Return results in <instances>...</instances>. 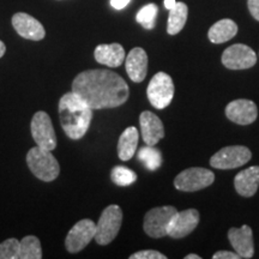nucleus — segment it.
Wrapping results in <instances>:
<instances>
[{
  "instance_id": "f257e3e1",
  "label": "nucleus",
  "mask_w": 259,
  "mask_h": 259,
  "mask_svg": "<svg viewBox=\"0 0 259 259\" xmlns=\"http://www.w3.org/2000/svg\"><path fill=\"white\" fill-rule=\"evenodd\" d=\"M72 92L95 109L115 108L127 101V83L118 73L109 70H87L72 83Z\"/></svg>"
},
{
  "instance_id": "f03ea898",
  "label": "nucleus",
  "mask_w": 259,
  "mask_h": 259,
  "mask_svg": "<svg viewBox=\"0 0 259 259\" xmlns=\"http://www.w3.org/2000/svg\"><path fill=\"white\" fill-rule=\"evenodd\" d=\"M59 118L67 137L78 141L88 131L93 119V109L82 97L71 92L60 99Z\"/></svg>"
},
{
  "instance_id": "7ed1b4c3",
  "label": "nucleus",
  "mask_w": 259,
  "mask_h": 259,
  "mask_svg": "<svg viewBox=\"0 0 259 259\" xmlns=\"http://www.w3.org/2000/svg\"><path fill=\"white\" fill-rule=\"evenodd\" d=\"M27 163L31 173L42 181L56 180L60 173L59 162L50 150L40 147L31 148L27 155Z\"/></svg>"
},
{
  "instance_id": "20e7f679",
  "label": "nucleus",
  "mask_w": 259,
  "mask_h": 259,
  "mask_svg": "<svg viewBox=\"0 0 259 259\" xmlns=\"http://www.w3.org/2000/svg\"><path fill=\"white\" fill-rule=\"evenodd\" d=\"M122 223V211L120 206L112 204L103 210L96 223L95 240L99 245H108L118 235Z\"/></svg>"
},
{
  "instance_id": "39448f33",
  "label": "nucleus",
  "mask_w": 259,
  "mask_h": 259,
  "mask_svg": "<svg viewBox=\"0 0 259 259\" xmlns=\"http://www.w3.org/2000/svg\"><path fill=\"white\" fill-rule=\"evenodd\" d=\"M177 212L178 210L171 205L157 206V208L149 210L147 215L144 216V232L155 239L168 235V228Z\"/></svg>"
},
{
  "instance_id": "423d86ee",
  "label": "nucleus",
  "mask_w": 259,
  "mask_h": 259,
  "mask_svg": "<svg viewBox=\"0 0 259 259\" xmlns=\"http://www.w3.org/2000/svg\"><path fill=\"white\" fill-rule=\"evenodd\" d=\"M149 102L156 109H164L174 97V83L169 74L157 72L151 78L147 89Z\"/></svg>"
},
{
  "instance_id": "0eeeda50",
  "label": "nucleus",
  "mask_w": 259,
  "mask_h": 259,
  "mask_svg": "<svg viewBox=\"0 0 259 259\" xmlns=\"http://www.w3.org/2000/svg\"><path fill=\"white\" fill-rule=\"evenodd\" d=\"M215 180V174L210 169L202 167L187 168L179 173L174 180L177 190L184 192H194L211 185Z\"/></svg>"
},
{
  "instance_id": "6e6552de",
  "label": "nucleus",
  "mask_w": 259,
  "mask_h": 259,
  "mask_svg": "<svg viewBox=\"0 0 259 259\" xmlns=\"http://www.w3.org/2000/svg\"><path fill=\"white\" fill-rule=\"evenodd\" d=\"M252 153L244 145H231L219 150L210 158V166L218 169H234L247 163Z\"/></svg>"
},
{
  "instance_id": "1a4fd4ad",
  "label": "nucleus",
  "mask_w": 259,
  "mask_h": 259,
  "mask_svg": "<svg viewBox=\"0 0 259 259\" xmlns=\"http://www.w3.org/2000/svg\"><path fill=\"white\" fill-rule=\"evenodd\" d=\"M31 136L37 147L46 150H54L57 148V136L52 124L51 116L46 112H37L31 119Z\"/></svg>"
},
{
  "instance_id": "9d476101",
  "label": "nucleus",
  "mask_w": 259,
  "mask_h": 259,
  "mask_svg": "<svg viewBox=\"0 0 259 259\" xmlns=\"http://www.w3.org/2000/svg\"><path fill=\"white\" fill-rule=\"evenodd\" d=\"M96 225L92 220L84 219L77 222L70 229L69 234L65 239L66 250L71 253H77L89 245V242L95 238Z\"/></svg>"
},
{
  "instance_id": "9b49d317",
  "label": "nucleus",
  "mask_w": 259,
  "mask_h": 259,
  "mask_svg": "<svg viewBox=\"0 0 259 259\" xmlns=\"http://www.w3.org/2000/svg\"><path fill=\"white\" fill-rule=\"evenodd\" d=\"M257 63V54L246 45L236 44L222 54V64L229 70H247Z\"/></svg>"
},
{
  "instance_id": "f8f14e48",
  "label": "nucleus",
  "mask_w": 259,
  "mask_h": 259,
  "mask_svg": "<svg viewBox=\"0 0 259 259\" xmlns=\"http://www.w3.org/2000/svg\"><path fill=\"white\" fill-rule=\"evenodd\" d=\"M226 115L238 125H250L258 116V108L251 100H234L226 107Z\"/></svg>"
},
{
  "instance_id": "ddd939ff",
  "label": "nucleus",
  "mask_w": 259,
  "mask_h": 259,
  "mask_svg": "<svg viewBox=\"0 0 259 259\" xmlns=\"http://www.w3.org/2000/svg\"><path fill=\"white\" fill-rule=\"evenodd\" d=\"M198 223L199 212L196 209H187L180 212L178 211L168 228V236L174 239L185 238L197 228Z\"/></svg>"
},
{
  "instance_id": "4468645a",
  "label": "nucleus",
  "mask_w": 259,
  "mask_h": 259,
  "mask_svg": "<svg viewBox=\"0 0 259 259\" xmlns=\"http://www.w3.org/2000/svg\"><path fill=\"white\" fill-rule=\"evenodd\" d=\"M12 25H14L15 30L18 32V35L27 40L40 41L46 35L44 25L36 18L31 17L30 15L24 14V12H18L14 15Z\"/></svg>"
},
{
  "instance_id": "2eb2a0df",
  "label": "nucleus",
  "mask_w": 259,
  "mask_h": 259,
  "mask_svg": "<svg viewBox=\"0 0 259 259\" xmlns=\"http://www.w3.org/2000/svg\"><path fill=\"white\" fill-rule=\"evenodd\" d=\"M228 239L234 251L241 258H252L254 254L253 233L247 225L240 228H231L228 232Z\"/></svg>"
},
{
  "instance_id": "dca6fc26",
  "label": "nucleus",
  "mask_w": 259,
  "mask_h": 259,
  "mask_svg": "<svg viewBox=\"0 0 259 259\" xmlns=\"http://www.w3.org/2000/svg\"><path fill=\"white\" fill-rule=\"evenodd\" d=\"M141 132L144 143L147 145H156L160 139L164 137V127L161 119L153 112L144 111L139 116Z\"/></svg>"
},
{
  "instance_id": "f3484780",
  "label": "nucleus",
  "mask_w": 259,
  "mask_h": 259,
  "mask_svg": "<svg viewBox=\"0 0 259 259\" xmlns=\"http://www.w3.org/2000/svg\"><path fill=\"white\" fill-rule=\"evenodd\" d=\"M126 72L135 83L143 82L148 73V56L143 48L136 47L130 51L125 61Z\"/></svg>"
},
{
  "instance_id": "a211bd4d",
  "label": "nucleus",
  "mask_w": 259,
  "mask_h": 259,
  "mask_svg": "<svg viewBox=\"0 0 259 259\" xmlns=\"http://www.w3.org/2000/svg\"><path fill=\"white\" fill-rule=\"evenodd\" d=\"M234 187L240 196H254L259 187V166H252L236 174Z\"/></svg>"
},
{
  "instance_id": "6ab92c4d",
  "label": "nucleus",
  "mask_w": 259,
  "mask_h": 259,
  "mask_svg": "<svg viewBox=\"0 0 259 259\" xmlns=\"http://www.w3.org/2000/svg\"><path fill=\"white\" fill-rule=\"evenodd\" d=\"M94 57L99 64L108 67H119L125 60V50L119 44L99 45L94 52Z\"/></svg>"
},
{
  "instance_id": "aec40b11",
  "label": "nucleus",
  "mask_w": 259,
  "mask_h": 259,
  "mask_svg": "<svg viewBox=\"0 0 259 259\" xmlns=\"http://www.w3.org/2000/svg\"><path fill=\"white\" fill-rule=\"evenodd\" d=\"M238 34V25L232 19H221L209 29L208 37L212 44H225Z\"/></svg>"
},
{
  "instance_id": "412c9836",
  "label": "nucleus",
  "mask_w": 259,
  "mask_h": 259,
  "mask_svg": "<svg viewBox=\"0 0 259 259\" xmlns=\"http://www.w3.org/2000/svg\"><path fill=\"white\" fill-rule=\"evenodd\" d=\"M138 130L131 126L122 132L118 142V156L121 161H128L134 157L138 145Z\"/></svg>"
},
{
  "instance_id": "4be33fe9",
  "label": "nucleus",
  "mask_w": 259,
  "mask_h": 259,
  "mask_svg": "<svg viewBox=\"0 0 259 259\" xmlns=\"http://www.w3.org/2000/svg\"><path fill=\"white\" fill-rule=\"evenodd\" d=\"M189 15V8L185 3H177L173 9L169 10L168 16L167 32L169 35H177L183 30L187 21Z\"/></svg>"
},
{
  "instance_id": "5701e85b",
  "label": "nucleus",
  "mask_w": 259,
  "mask_h": 259,
  "mask_svg": "<svg viewBox=\"0 0 259 259\" xmlns=\"http://www.w3.org/2000/svg\"><path fill=\"white\" fill-rule=\"evenodd\" d=\"M42 248L41 242L36 236H24L19 241V259H41Z\"/></svg>"
},
{
  "instance_id": "b1692460",
  "label": "nucleus",
  "mask_w": 259,
  "mask_h": 259,
  "mask_svg": "<svg viewBox=\"0 0 259 259\" xmlns=\"http://www.w3.org/2000/svg\"><path fill=\"white\" fill-rule=\"evenodd\" d=\"M138 158L149 170H156L162 164V154L155 145H147L139 149Z\"/></svg>"
},
{
  "instance_id": "393cba45",
  "label": "nucleus",
  "mask_w": 259,
  "mask_h": 259,
  "mask_svg": "<svg viewBox=\"0 0 259 259\" xmlns=\"http://www.w3.org/2000/svg\"><path fill=\"white\" fill-rule=\"evenodd\" d=\"M158 14V8L156 4H148L142 8L136 16V21L142 25L144 29L151 30L155 28L156 23V17Z\"/></svg>"
},
{
  "instance_id": "a878e982",
  "label": "nucleus",
  "mask_w": 259,
  "mask_h": 259,
  "mask_svg": "<svg viewBox=\"0 0 259 259\" xmlns=\"http://www.w3.org/2000/svg\"><path fill=\"white\" fill-rule=\"evenodd\" d=\"M112 181L118 186H130L136 183L137 180V174L127 167L116 166L112 169L111 173Z\"/></svg>"
},
{
  "instance_id": "bb28decb",
  "label": "nucleus",
  "mask_w": 259,
  "mask_h": 259,
  "mask_svg": "<svg viewBox=\"0 0 259 259\" xmlns=\"http://www.w3.org/2000/svg\"><path fill=\"white\" fill-rule=\"evenodd\" d=\"M0 259H19V241L11 238L0 244Z\"/></svg>"
},
{
  "instance_id": "cd10ccee",
  "label": "nucleus",
  "mask_w": 259,
  "mask_h": 259,
  "mask_svg": "<svg viewBox=\"0 0 259 259\" xmlns=\"http://www.w3.org/2000/svg\"><path fill=\"white\" fill-rule=\"evenodd\" d=\"M167 257L162 254L161 252L154 250H144L136 252V253L130 255V259H166Z\"/></svg>"
},
{
  "instance_id": "c85d7f7f",
  "label": "nucleus",
  "mask_w": 259,
  "mask_h": 259,
  "mask_svg": "<svg viewBox=\"0 0 259 259\" xmlns=\"http://www.w3.org/2000/svg\"><path fill=\"white\" fill-rule=\"evenodd\" d=\"M213 259H240L241 257L236 252L231 251H219L212 255Z\"/></svg>"
},
{
  "instance_id": "c756f323",
  "label": "nucleus",
  "mask_w": 259,
  "mask_h": 259,
  "mask_svg": "<svg viewBox=\"0 0 259 259\" xmlns=\"http://www.w3.org/2000/svg\"><path fill=\"white\" fill-rule=\"evenodd\" d=\"M247 6L252 17L259 22V0H247Z\"/></svg>"
},
{
  "instance_id": "7c9ffc66",
  "label": "nucleus",
  "mask_w": 259,
  "mask_h": 259,
  "mask_svg": "<svg viewBox=\"0 0 259 259\" xmlns=\"http://www.w3.org/2000/svg\"><path fill=\"white\" fill-rule=\"evenodd\" d=\"M131 0H111V5L115 10H122L130 4Z\"/></svg>"
},
{
  "instance_id": "2f4dec72",
  "label": "nucleus",
  "mask_w": 259,
  "mask_h": 259,
  "mask_svg": "<svg viewBox=\"0 0 259 259\" xmlns=\"http://www.w3.org/2000/svg\"><path fill=\"white\" fill-rule=\"evenodd\" d=\"M177 2L176 0H164V8H166L167 10H171L176 6Z\"/></svg>"
},
{
  "instance_id": "473e14b6",
  "label": "nucleus",
  "mask_w": 259,
  "mask_h": 259,
  "mask_svg": "<svg viewBox=\"0 0 259 259\" xmlns=\"http://www.w3.org/2000/svg\"><path fill=\"white\" fill-rule=\"evenodd\" d=\"M5 52H6V46H5V44H4V42H3V41H0V58H2L3 56H4Z\"/></svg>"
},
{
  "instance_id": "72a5a7b5",
  "label": "nucleus",
  "mask_w": 259,
  "mask_h": 259,
  "mask_svg": "<svg viewBox=\"0 0 259 259\" xmlns=\"http://www.w3.org/2000/svg\"><path fill=\"white\" fill-rule=\"evenodd\" d=\"M185 259H200V255L191 253V254H187L186 257H185Z\"/></svg>"
}]
</instances>
